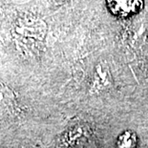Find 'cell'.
I'll list each match as a JSON object with an SVG mask.
<instances>
[{
  "instance_id": "cell-1",
  "label": "cell",
  "mask_w": 148,
  "mask_h": 148,
  "mask_svg": "<svg viewBox=\"0 0 148 148\" xmlns=\"http://www.w3.org/2000/svg\"><path fill=\"white\" fill-rule=\"evenodd\" d=\"M107 7L113 14L127 17L135 14L141 9L143 0H106Z\"/></svg>"
},
{
  "instance_id": "cell-2",
  "label": "cell",
  "mask_w": 148,
  "mask_h": 148,
  "mask_svg": "<svg viewBox=\"0 0 148 148\" xmlns=\"http://www.w3.org/2000/svg\"><path fill=\"white\" fill-rule=\"evenodd\" d=\"M15 97L7 86L0 84V121L14 111Z\"/></svg>"
},
{
  "instance_id": "cell-3",
  "label": "cell",
  "mask_w": 148,
  "mask_h": 148,
  "mask_svg": "<svg viewBox=\"0 0 148 148\" xmlns=\"http://www.w3.org/2000/svg\"><path fill=\"white\" fill-rule=\"evenodd\" d=\"M137 138L134 133L125 132L119 138L118 145L119 148H134L136 145Z\"/></svg>"
}]
</instances>
